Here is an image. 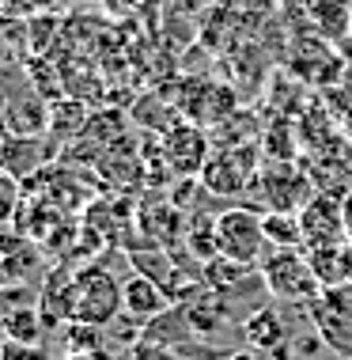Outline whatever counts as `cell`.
<instances>
[{
  "mask_svg": "<svg viewBox=\"0 0 352 360\" xmlns=\"http://www.w3.org/2000/svg\"><path fill=\"white\" fill-rule=\"evenodd\" d=\"M122 315V281L103 266H84L68 285V323L110 326Z\"/></svg>",
  "mask_w": 352,
  "mask_h": 360,
  "instance_id": "6da1fadb",
  "label": "cell"
},
{
  "mask_svg": "<svg viewBox=\"0 0 352 360\" xmlns=\"http://www.w3.org/2000/svg\"><path fill=\"white\" fill-rule=\"evenodd\" d=\"M258 274L266 281V288L277 300H285V304H303V300L315 304L318 292H322V281L311 269V258H303V250H296V247L266 250L258 262Z\"/></svg>",
  "mask_w": 352,
  "mask_h": 360,
  "instance_id": "7a4b0ae2",
  "label": "cell"
},
{
  "mask_svg": "<svg viewBox=\"0 0 352 360\" xmlns=\"http://www.w3.org/2000/svg\"><path fill=\"white\" fill-rule=\"evenodd\" d=\"M216 250L223 258L258 266L261 255L269 250L266 228H261V212L250 205H228L216 212Z\"/></svg>",
  "mask_w": 352,
  "mask_h": 360,
  "instance_id": "3957f363",
  "label": "cell"
},
{
  "mask_svg": "<svg viewBox=\"0 0 352 360\" xmlns=\"http://www.w3.org/2000/svg\"><path fill=\"white\" fill-rule=\"evenodd\" d=\"M258 160L254 148H228L216 152L212 160H204L201 167V190L212 198H235V193H247L258 179Z\"/></svg>",
  "mask_w": 352,
  "mask_h": 360,
  "instance_id": "277c9868",
  "label": "cell"
},
{
  "mask_svg": "<svg viewBox=\"0 0 352 360\" xmlns=\"http://www.w3.org/2000/svg\"><path fill=\"white\" fill-rule=\"evenodd\" d=\"M239 338H242V345H250V349L273 353L277 360H292V353H288L292 330H288V323H285V315H280L273 304L250 311V315L242 319V326H239Z\"/></svg>",
  "mask_w": 352,
  "mask_h": 360,
  "instance_id": "5b68a950",
  "label": "cell"
},
{
  "mask_svg": "<svg viewBox=\"0 0 352 360\" xmlns=\"http://www.w3.org/2000/svg\"><path fill=\"white\" fill-rule=\"evenodd\" d=\"M201 277H204V288L216 292V296H223L228 304L266 285L254 266H247V262H235V258H223V255L201 262Z\"/></svg>",
  "mask_w": 352,
  "mask_h": 360,
  "instance_id": "8992f818",
  "label": "cell"
},
{
  "mask_svg": "<svg viewBox=\"0 0 352 360\" xmlns=\"http://www.w3.org/2000/svg\"><path fill=\"white\" fill-rule=\"evenodd\" d=\"M288 186H303V174L296 167H261L258 179H254V193H261L266 209H280V212H299L307 190H288Z\"/></svg>",
  "mask_w": 352,
  "mask_h": 360,
  "instance_id": "52a82bcc",
  "label": "cell"
},
{
  "mask_svg": "<svg viewBox=\"0 0 352 360\" xmlns=\"http://www.w3.org/2000/svg\"><path fill=\"white\" fill-rule=\"evenodd\" d=\"M171 307H174V304L167 300L163 285H155L152 277L133 274V277L122 281V311H125V315H133L136 323L148 326L152 319H159L163 311H171Z\"/></svg>",
  "mask_w": 352,
  "mask_h": 360,
  "instance_id": "ba28073f",
  "label": "cell"
},
{
  "mask_svg": "<svg viewBox=\"0 0 352 360\" xmlns=\"http://www.w3.org/2000/svg\"><path fill=\"white\" fill-rule=\"evenodd\" d=\"M299 224H303V247H334L341 239V228H345V220H341L337 205L330 198H311L307 205L299 209Z\"/></svg>",
  "mask_w": 352,
  "mask_h": 360,
  "instance_id": "9c48e42d",
  "label": "cell"
},
{
  "mask_svg": "<svg viewBox=\"0 0 352 360\" xmlns=\"http://www.w3.org/2000/svg\"><path fill=\"white\" fill-rule=\"evenodd\" d=\"M185 228H190V217L171 201H159L141 217V231L148 236L152 247H163V250H174L178 243L185 247Z\"/></svg>",
  "mask_w": 352,
  "mask_h": 360,
  "instance_id": "30bf717a",
  "label": "cell"
},
{
  "mask_svg": "<svg viewBox=\"0 0 352 360\" xmlns=\"http://www.w3.org/2000/svg\"><path fill=\"white\" fill-rule=\"evenodd\" d=\"M163 152H167L171 167L182 171V174H201L204 160H209V144H204V137L193 129V125H178V129H171Z\"/></svg>",
  "mask_w": 352,
  "mask_h": 360,
  "instance_id": "8fae6325",
  "label": "cell"
},
{
  "mask_svg": "<svg viewBox=\"0 0 352 360\" xmlns=\"http://www.w3.org/2000/svg\"><path fill=\"white\" fill-rule=\"evenodd\" d=\"M42 160H46V148L38 137H15V133H8V137L0 141V167L12 171L15 179L34 174L42 167Z\"/></svg>",
  "mask_w": 352,
  "mask_h": 360,
  "instance_id": "7c38bea8",
  "label": "cell"
},
{
  "mask_svg": "<svg viewBox=\"0 0 352 360\" xmlns=\"http://www.w3.org/2000/svg\"><path fill=\"white\" fill-rule=\"evenodd\" d=\"M46 330H50V326H46L42 311L31 307V304L8 307L4 319H0V334H4L8 342H15V345H42Z\"/></svg>",
  "mask_w": 352,
  "mask_h": 360,
  "instance_id": "4fadbf2b",
  "label": "cell"
},
{
  "mask_svg": "<svg viewBox=\"0 0 352 360\" xmlns=\"http://www.w3.org/2000/svg\"><path fill=\"white\" fill-rule=\"evenodd\" d=\"M261 228H266L269 247H303V224L299 212H280V209H266L261 212Z\"/></svg>",
  "mask_w": 352,
  "mask_h": 360,
  "instance_id": "5bb4252c",
  "label": "cell"
},
{
  "mask_svg": "<svg viewBox=\"0 0 352 360\" xmlns=\"http://www.w3.org/2000/svg\"><path fill=\"white\" fill-rule=\"evenodd\" d=\"M185 247H190L193 262H209L216 258V217H190V228H185Z\"/></svg>",
  "mask_w": 352,
  "mask_h": 360,
  "instance_id": "9a60e30c",
  "label": "cell"
},
{
  "mask_svg": "<svg viewBox=\"0 0 352 360\" xmlns=\"http://www.w3.org/2000/svg\"><path fill=\"white\" fill-rule=\"evenodd\" d=\"M106 326H91V323H65V338H68V356H87V353H103L106 349Z\"/></svg>",
  "mask_w": 352,
  "mask_h": 360,
  "instance_id": "2e32d148",
  "label": "cell"
},
{
  "mask_svg": "<svg viewBox=\"0 0 352 360\" xmlns=\"http://www.w3.org/2000/svg\"><path fill=\"white\" fill-rule=\"evenodd\" d=\"M23 201V179H15L12 171L0 167V224H12Z\"/></svg>",
  "mask_w": 352,
  "mask_h": 360,
  "instance_id": "e0dca14e",
  "label": "cell"
},
{
  "mask_svg": "<svg viewBox=\"0 0 352 360\" xmlns=\"http://www.w3.org/2000/svg\"><path fill=\"white\" fill-rule=\"evenodd\" d=\"M0 360H50V353L42 345H15L0 338Z\"/></svg>",
  "mask_w": 352,
  "mask_h": 360,
  "instance_id": "ac0fdd59",
  "label": "cell"
},
{
  "mask_svg": "<svg viewBox=\"0 0 352 360\" xmlns=\"http://www.w3.org/2000/svg\"><path fill=\"white\" fill-rule=\"evenodd\" d=\"M228 360H277V356H273V353H261V349H239V353H231Z\"/></svg>",
  "mask_w": 352,
  "mask_h": 360,
  "instance_id": "d6986e66",
  "label": "cell"
},
{
  "mask_svg": "<svg viewBox=\"0 0 352 360\" xmlns=\"http://www.w3.org/2000/svg\"><path fill=\"white\" fill-rule=\"evenodd\" d=\"M4 106H8V103H4V95H0V114H4Z\"/></svg>",
  "mask_w": 352,
  "mask_h": 360,
  "instance_id": "ffe728a7",
  "label": "cell"
}]
</instances>
